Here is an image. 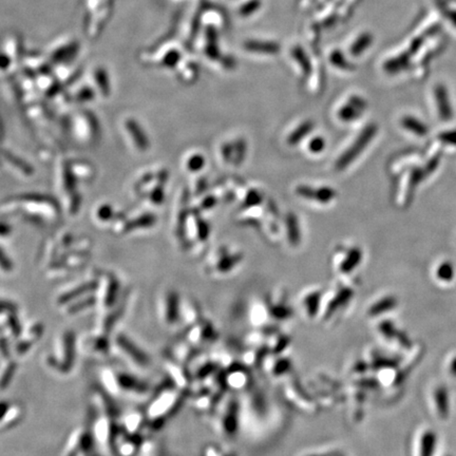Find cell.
<instances>
[{"instance_id":"obj_10","label":"cell","mask_w":456,"mask_h":456,"mask_svg":"<svg viewBox=\"0 0 456 456\" xmlns=\"http://www.w3.org/2000/svg\"><path fill=\"white\" fill-rule=\"evenodd\" d=\"M24 408L17 402L0 399V429H10L21 420Z\"/></svg>"},{"instance_id":"obj_15","label":"cell","mask_w":456,"mask_h":456,"mask_svg":"<svg viewBox=\"0 0 456 456\" xmlns=\"http://www.w3.org/2000/svg\"><path fill=\"white\" fill-rule=\"evenodd\" d=\"M96 307V296L95 292L87 296H84L81 298H78L66 305H63V314L66 316H76L78 314L84 313L86 311H89L90 308Z\"/></svg>"},{"instance_id":"obj_19","label":"cell","mask_w":456,"mask_h":456,"mask_svg":"<svg viewBox=\"0 0 456 456\" xmlns=\"http://www.w3.org/2000/svg\"><path fill=\"white\" fill-rule=\"evenodd\" d=\"M319 302H320V292H318V291L309 292L308 295H306L305 298L302 299V304L308 303V304L302 305L303 314H305V316L307 318H312L314 315L318 314L317 308L319 307Z\"/></svg>"},{"instance_id":"obj_17","label":"cell","mask_w":456,"mask_h":456,"mask_svg":"<svg viewBox=\"0 0 456 456\" xmlns=\"http://www.w3.org/2000/svg\"><path fill=\"white\" fill-rule=\"evenodd\" d=\"M363 104L361 103V101H359L357 97H354L353 100L350 101L349 105H345L339 110L338 116L340 118V120L345 121V122H350L353 120H356L358 117L360 116L362 112V106Z\"/></svg>"},{"instance_id":"obj_12","label":"cell","mask_w":456,"mask_h":456,"mask_svg":"<svg viewBox=\"0 0 456 456\" xmlns=\"http://www.w3.org/2000/svg\"><path fill=\"white\" fill-rule=\"evenodd\" d=\"M84 348L93 356L104 357L110 354L112 349V341L110 340L109 336L95 334L92 332L91 335L85 338Z\"/></svg>"},{"instance_id":"obj_28","label":"cell","mask_w":456,"mask_h":456,"mask_svg":"<svg viewBox=\"0 0 456 456\" xmlns=\"http://www.w3.org/2000/svg\"><path fill=\"white\" fill-rule=\"evenodd\" d=\"M0 268L4 269L6 272H10L13 269V264L10 261V259L7 258L5 253L0 249Z\"/></svg>"},{"instance_id":"obj_21","label":"cell","mask_w":456,"mask_h":456,"mask_svg":"<svg viewBox=\"0 0 456 456\" xmlns=\"http://www.w3.org/2000/svg\"><path fill=\"white\" fill-rule=\"evenodd\" d=\"M361 259V253L358 248H353L348 253V257L344 260V262L340 265V269L342 272L348 273L352 271L354 267H356Z\"/></svg>"},{"instance_id":"obj_14","label":"cell","mask_w":456,"mask_h":456,"mask_svg":"<svg viewBox=\"0 0 456 456\" xmlns=\"http://www.w3.org/2000/svg\"><path fill=\"white\" fill-rule=\"evenodd\" d=\"M298 195L307 200H315L322 204H328L336 198V191L331 187L312 188L307 185H302L296 189Z\"/></svg>"},{"instance_id":"obj_3","label":"cell","mask_w":456,"mask_h":456,"mask_svg":"<svg viewBox=\"0 0 456 456\" xmlns=\"http://www.w3.org/2000/svg\"><path fill=\"white\" fill-rule=\"evenodd\" d=\"M181 400L182 394L178 390L169 387L158 390L146 411L147 426L153 430L161 429L166 418L175 412Z\"/></svg>"},{"instance_id":"obj_29","label":"cell","mask_w":456,"mask_h":456,"mask_svg":"<svg viewBox=\"0 0 456 456\" xmlns=\"http://www.w3.org/2000/svg\"><path fill=\"white\" fill-rule=\"evenodd\" d=\"M96 79H97V83H99V86H100L101 90H103L104 92L107 93L108 92V85H107L108 78H107V75L105 74V72L102 71V70L97 71L96 72Z\"/></svg>"},{"instance_id":"obj_1","label":"cell","mask_w":456,"mask_h":456,"mask_svg":"<svg viewBox=\"0 0 456 456\" xmlns=\"http://www.w3.org/2000/svg\"><path fill=\"white\" fill-rule=\"evenodd\" d=\"M102 389L111 397L128 396L130 398L144 399L150 393L149 384L125 371L104 368L101 371Z\"/></svg>"},{"instance_id":"obj_24","label":"cell","mask_w":456,"mask_h":456,"mask_svg":"<svg viewBox=\"0 0 456 456\" xmlns=\"http://www.w3.org/2000/svg\"><path fill=\"white\" fill-rule=\"evenodd\" d=\"M288 225L290 226V228L291 230L288 232V235H289V241L292 243V244H297L298 242H299V240H300V234H299V230H298V224H297V219H295L294 217H289L288 219Z\"/></svg>"},{"instance_id":"obj_23","label":"cell","mask_w":456,"mask_h":456,"mask_svg":"<svg viewBox=\"0 0 456 456\" xmlns=\"http://www.w3.org/2000/svg\"><path fill=\"white\" fill-rule=\"evenodd\" d=\"M10 339L0 331V360H7L12 358V347H10Z\"/></svg>"},{"instance_id":"obj_13","label":"cell","mask_w":456,"mask_h":456,"mask_svg":"<svg viewBox=\"0 0 456 456\" xmlns=\"http://www.w3.org/2000/svg\"><path fill=\"white\" fill-rule=\"evenodd\" d=\"M97 285H99V282L94 281V280H90L88 282L81 283L67 291H63L62 294H60L57 299H56V303L58 306H63L66 305L78 298H81L84 296L90 295L92 292H94L97 288Z\"/></svg>"},{"instance_id":"obj_27","label":"cell","mask_w":456,"mask_h":456,"mask_svg":"<svg viewBox=\"0 0 456 456\" xmlns=\"http://www.w3.org/2000/svg\"><path fill=\"white\" fill-rule=\"evenodd\" d=\"M324 146H325V143H324L323 139L316 138L311 142V144H309V150L314 153H319L320 151L323 150Z\"/></svg>"},{"instance_id":"obj_20","label":"cell","mask_w":456,"mask_h":456,"mask_svg":"<svg viewBox=\"0 0 456 456\" xmlns=\"http://www.w3.org/2000/svg\"><path fill=\"white\" fill-rule=\"evenodd\" d=\"M166 369L168 371V373H170V376L173 379V381L177 384V386L180 387H185L188 384V376L183 374L182 369L178 366V363L171 361V360H167L166 361Z\"/></svg>"},{"instance_id":"obj_6","label":"cell","mask_w":456,"mask_h":456,"mask_svg":"<svg viewBox=\"0 0 456 456\" xmlns=\"http://www.w3.org/2000/svg\"><path fill=\"white\" fill-rule=\"evenodd\" d=\"M96 307L100 313H106L119 305L120 283L113 276H108L103 287L97 285L96 288Z\"/></svg>"},{"instance_id":"obj_16","label":"cell","mask_w":456,"mask_h":456,"mask_svg":"<svg viewBox=\"0 0 456 456\" xmlns=\"http://www.w3.org/2000/svg\"><path fill=\"white\" fill-rule=\"evenodd\" d=\"M16 372H17V362L13 358H9V359L2 361V366H0V391H5L11 384Z\"/></svg>"},{"instance_id":"obj_11","label":"cell","mask_w":456,"mask_h":456,"mask_svg":"<svg viewBox=\"0 0 456 456\" xmlns=\"http://www.w3.org/2000/svg\"><path fill=\"white\" fill-rule=\"evenodd\" d=\"M120 426L129 434L142 435V431L147 426V417L139 410L128 411L120 418Z\"/></svg>"},{"instance_id":"obj_5","label":"cell","mask_w":456,"mask_h":456,"mask_svg":"<svg viewBox=\"0 0 456 456\" xmlns=\"http://www.w3.org/2000/svg\"><path fill=\"white\" fill-rule=\"evenodd\" d=\"M95 442L90 428L79 427L75 429L64 446L63 456L90 455L95 448Z\"/></svg>"},{"instance_id":"obj_30","label":"cell","mask_w":456,"mask_h":456,"mask_svg":"<svg viewBox=\"0 0 456 456\" xmlns=\"http://www.w3.org/2000/svg\"><path fill=\"white\" fill-rule=\"evenodd\" d=\"M81 456H90V455H81Z\"/></svg>"},{"instance_id":"obj_9","label":"cell","mask_w":456,"mask_h":456,"mask_svg":"<svg viewBox=\"0 0 456 456\" xmlns=\"http://www.w3.org/2000/svg\"><path fill=\"white\" fill-rule=\"evenodd\" d=\"M158 316L162 322L171 327L181 319V307L178 297L173 291H168L164 299L159 302Z\"/></svg>"},{"instance_id":"obj_26","label":"cell","mask_w":456,"mask_h":456,"mask_svg":"<svg viewBox=\"0 0 456 456\" xmlns=\"http://www.w3.org/2000/svg\"><path fill=\"white\" fill-rule=\"evenodd\" d=\"M203 166H204V157H202L201 155H193L188 162V167L192 171L200 170V168H202Z\"/></svg>"},{"instance_id":"obj_8","label":"cell","mask_w":456,"mask_h":456,"mask_svg":"<svg viewBox=\"0 0 456 456\" xmlns=\"http://www.w3.org/2000/svg\"><path fill=\"white\" fill-rule=\"evenodd\" d=\"M376 128L374 126H368V128L362 131L359 136L356 139V141L353 143L352 146L342 153L339 158L336 161L335 169L337 171L345 170L348 166H350L354 159H356L360 155L361 151L364 150V148L368 146V143L372 140V138L375 134Z\"/></svg>"},{"instance_id":"obj_18","label":"cell","mask_w":456,"mask_h":456,"mask_svg":"<svg viewBox=\"0 0 456 456\" xmlns=\"http://www.w3.org/2000/svg\"><path fill=\"white\" fill-rule=\"evenodd\" d=\"M126 128L128 129V131L130 132V134H131L132 139L134 140V142L136 143L138 147L140 149H144L145 150L146 148L148 147V146H149L148 139L146 138L145 132H143L141 126L136 122L129 120L126 123Z\"/></svg>"},{"instance_id":"obj_4","label":"cell","mask_w":456,"mask_h":456,"mask_svg":"<svg viewBox=\"0 0 456 456\" xmlns=\"http://www.w3.org/2000/svg\"><path fill=\"white\" fill-rule=\"evenodd\" d=\"M112 348L130 364L138 369H146L150 364V358L148 357V354L123 333L117 334L116 337L113 338Z\"/></svg>"},{"instance_id":"obj_7","label":"cell","mask_w":456,"mask_h":456,"mask_svg":"<svg viewBox=\"0 0 456 456\" xmlns=\"http://www.w3.org/2000/svg\"><path fill=\"white\" fill-rule=\"evenodd\" d=\"M43 324L39 321H30L18 339H16L12 347V352L16 357H24L35 346L36 342L43 335Z\"/></svg>"},{"instance_id":"obj_22","label":"cell","mask_w":456,"mask_h":456,"mask_svg":"<svg viewBox=\"0 0 456 456\" xmlns=\"http://www.w3.org/2000/svg\"><path fill=\"white\" fill-rule=\"evenodd\" d=\"M313 129V123L312 122H304L302 123L297 129H295L292 131L287 140L289 145H296L297 143H299L304 136H306V134H308L309 132L312 131Z\"/></svg>"},{"instance_id":"obj_2","label":"cell","mask_w":456,"mask_h":456,"mask_svg":"<svg viewBox=\"0 0 456 456\" xmlns=\"http://www.w3.org/2000/svg\"><path fill=\"white\" fill-rule=\"evenodd\" d=\"M76 355V338L73 331L68 330L59 334L54 342L53 352L49 354L45 359V366L51 371L67 375L75 363Z\"/></svg>"},{"instance_id":"obj_25","label":"cell","mask_w":456,"mask_h":456,"mask_svg":"<svg viewBox=\"0 0 456 456\" xmlns=\"http://www.w3.org/2000/svg\"><path fill=\"white\" fill-rule=\"evenodd\" d=\"M11 312H18L17 305L11 301L0 299V315Z\"/></svg>"}]
</instances>
